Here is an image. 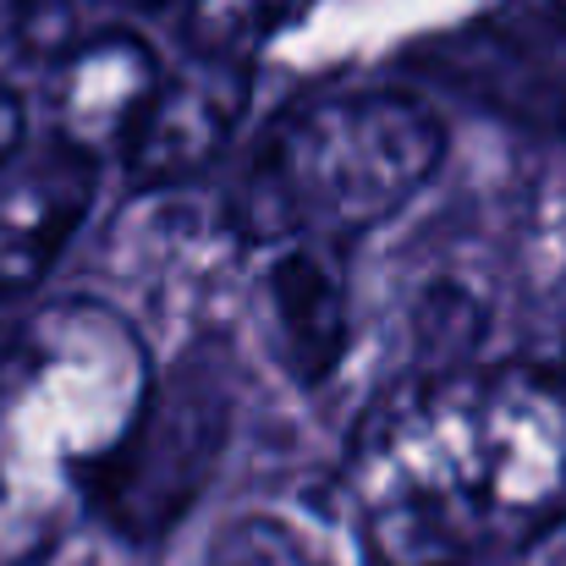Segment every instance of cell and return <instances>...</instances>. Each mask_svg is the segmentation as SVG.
Masks as SVG:
<instances>
[{"label":"cell","instance_id":"obj_13","mask_svg":"<svg viewBox=\"0 0 566 566\" xmlns=\"http://www.w3.org/2000/svg\"><path fill=\"white\" fill-rule=\"evenodd\" d=\"M33 6H39V0H0V11H6L11 22H22V17H28Z\"/></svg>","mask_w":566,"mask_h":566},{"label":"cell","instance_id":"obj_3","mask_svg":"<svg viewBox=\"0 0 566 566\" xmlns=\"http://www.w3.org/2000/svg\"><path fill=\"white\" fill-rule=\"evenodd\" d=\"M446 149L440 111L412 88L308 94L259 133L226 214L242 242L347 248L429 188Z\"/></svg>","mask_w":566,"mask_h":566},{"label":"cell","instance_id":"obj_2","mask_svg":"<svg viewBox=\"0 0 566 566\" xmlns=\"http://www.w3.org/2000/svg\"><path fill=\"white\" fill-rule=\"evenodd\" d=\"M149 336L99 297H55L0 347V566L44 562L127 451L149 390Z\"/></svg>","mask_w":566,"mask_h":566},{"label":"cell","instance_id":"obj_14","mask_svg":"<svg viewBox=\"0 0 566 566\" xmlns=\"http://www.w3.org/2000/svg\"><path fill=\"white\" fill-rule=\"evenodd\" d=\"M551 11H556V17H566V0H551Z\"/></svg>","mask_w":566,"mask_h":566},{"label":"cell","instance_id":"obj_5","mask_svg":"<svg viewBox=\"0 0 566 566\" xmlns=\"http://www.w3.org/2000/svg\"><path fill=\"white\" fill-rule=\"evenodd\" d=\"M242 248L248 242L237 237L231 214H209L192 198L160 192L116 237V286L138 314V331L171 336L177 347L220 331L214 308L237 281Z\"/></svg>","mask_w":566,"mask_h":566},{"label":"cell","instance_id":"obj_1","mask_svg":"<svg viewBox=\"0 0 566 566\" xmlns=\"http://www.w3.org/2000/svg\"><path fill=\"white\" fill-rule=\"evenodd\" d=\"M375 566H473L566 523V364L506 358L390 379L353 446Z\"/></svg>","mask_w":566,"mask_h":566},{"label":"cell","instance_id":"obj_6","mask_svg":"<svg viewBox=\"0 0 566 566\" xmlns=\"http://www.w3.org/2000/svg\"><path fill=\"white\" fill-rule=\"evenodd\" d=\"M248 314L281 375L297 390H325L353 353V281L342 248H275L248 281Z\"/></svg>","mask_w":566,"mask_h":566},{"label":"cell","instance_id":"obj_8","mask_svg":"<svg viewBox=\"0 0 566 566\" xmlns=\"http://www.w3.org/2000/svg\"><path fill=\"white\" fill-rule=\"evenodd\" d=\"M99 203V155L44 133L0 155V292L39 286Z\"/></svg>","mask_w":566,"mask_h":566},{"label":"cell","instance_id":"obj_7","mask_svg":"<svg viewBox=\"0 0 566 566\" xmlns=\"http://www.w3.org/2000/svg\"><path fill=\"white\" fill-rule=\"evenodd\" d=\"M253 99V61L231 55H188L166 66L133 144L122 149L127 177L149 192H177L198 171H209L237 138Z\"/></svg>","mask_w":566,"mask_h":566},{"label":"cell","instance_id":"obj_12","mask_svg":"<svg viewBox=\"0 0 566 566\" xmlns=\"http://www.w3.org/2000/svg\"><path fill=\"white\" fill-rule=\"evenodd\" d=\"M22 138H28V133H22V99L0 88V155H11Z\"/></svg>","mask_w":566,"mask_h":566},{"label":"cell","instance_id":"obj_9","mask_svg":"<svg viewBox=\"0 0 566 566\" xmlns=\"http://www.w3.org/2000/svg\"><path fill=\"white\" fill-rule=\"evenodd\" d=\"M160 77H166V66L138 33L99 28V33L77 39L66 55H55V66H50V94H44L50 133L88 155L127 149Z\"/></svg>","mask_w":566,"mask_h":566},{"label":"cell","instance_id":"obj_10","mask_svg":"<svg viewBox=\"0 0 566 566\" xmlns=\"http://www.w3.org/2000/svg\"><path fill=\"white\" fill-rule=\"evenodd\" d=\"M297 6H303V0H188L182 44H188V55L253 61V50H259Z\"/></svg>","mask_w":566,"mask_h":566},{"label":"cell","instance_id":"obj_11","mask_svg":"<svg viewBox=\"0 0 566 566\" xmlns=\"http://www.w3.org/2000/svg\"><path fill=\"white\" fill-rule=\"evenodd\" d=\"M203 566H336L297 523L275 512H237L214 528Z\"/></svg>","mask_w":566,"mask_h":566},{"label":"cell","instance_id":"obj_15","mask_svg":"<svg viewBox=\"0 0 566 566\" xmlns=\"http://www.w3.org/2000/svg\"><path fill=\"white\" fill-rule=\"evenodd\" d=\"M127 6H166V0H127Z\"/></svg>","mask_w":566,"mask_h":566},{"label":"cell","instance_id":"obj_4","mask_svg":"<svg viewBox=\"0 0 566 566\" xmlns=\"http://www.w3.org/2000/svg\"><path fill=\"white\" fill-rule=\"evenodd\" d=\"M237 353L226 331L192 336L160 369L149 407L94 495V517L127 545H160L214 484L231 418H237Z\"/></svg>","mask_w":566,"mask_h":566}]
</instances>
